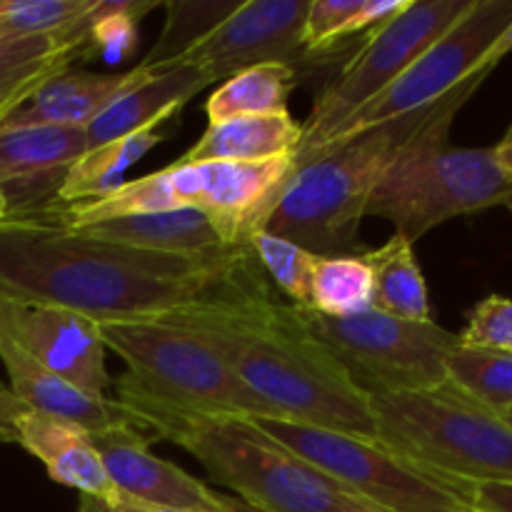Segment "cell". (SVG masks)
Segmentation results:
<instances>
[{
  "label": "cell",
  "instance_id": "6da1fadb",
  "mask_svg": "<svg viewBox=\"0 0 512 512\" xmlns=\"http://www.w3.org/2000/svg\"><path fill=\"white\" fill-rule=\"evenodd\" d=\"M260 278L250 245L178 258L85 238L48 210L0 218V293L75 310L93 323L158 320Z\"/></svg>",
  "mask_w": 512,
  "mask_h": 512
},
{
  "label": "cell",
  "instance_id": "7a4b0ae2",
  "mask_svg": "<svg viewBox=\"0 0 512 512\" xmlns=\"http://www.w3.org/2000/svg\"><path fill=\"white\" fill-rule=\"evenodd\" d=\"M203 340L285 420L380 440L370 395L313 338L293 303H278L260 278L248 288L163 315Z\"/></svg>",
  "mask_w": 512,
  "mask_h": 512
},
{
  "label": "cell",
  "instance_id": "3957f363",
  "mask_svg": "<svg viewBox=\"0 0 512 512\" xmlns=\"http://www.w3.org/2000/svg\"><path fill=\"white\" fill-rule=\"evenodd\" d=\"M478 73L453 90L438 113L395 153L380 175L365 215L390 220L395 233L415 240L458 215L512 208V183L500 170L493 148L448 145L455 115L485 83Z\"/></svg>",
  "mask_w": 512,
  "mask_h": 512
},
{
  "label": "cell",
  "instance_id": "277c9868",
  "mask_svg": "<svg viewBox=\"0 0 512 512\" xmlns=\"http://www.w3.org/2000/svg\"><path fill=\"white\" fill-rule=\"evenodd\" d=\"M100 340L128 373L113 383L115 400L130 410L138 428L153 415L205 418H278L228 365L195 335L158 320L98 323Z\"/></svg>",
  "mask_w": 512,
  "mask_h": 512
},
{
  "label": "cell",
  "instance_id": "5b68a950",
  "mask_svg": "<svg viewBox=\"0 0 512 512\" xmlns=\"http://www.w3.org/2000/svg\"><path fill=\"white\" fill-rule=\"evenodd\" d=\"M448 98V95H445ZM378 125L295 165L263 230L313 255H353L380 175L440 105Z\"/></svg>",
  "mask_w": 512,
  "mask_h": 512
},
{
  "label": "cell",
  "instance_id": "8992f818",
  "mask_svg": "<svg viewBox=\"0 0 512 512\" xmlns=\"http://www.w3.org/2000/svg\"><path fill=\"white\" fill-rule=\"evenodd\" d=\"M295 170V155L265 163H180L138 180H125L108 195L48 210L63 225L98 223L125 215L200 210L213 220L230 248H248L255 230H263L280 193Z\"/></svg>",
  "mask_w": 512,
  "mask_h": 512
},
{
  "label": "cell",
  "instance_id": "52a82bcc",
  "mask_svg": "<svg viewBox=\"0 0 512 512\" xmlns=\"http://www.w3.org/2000/svg\"><path fill=\"white\" fill-rule=\"evenodd\" d=\"M143 428L193 455L253 512H345L355 503L245 418L153 415Z\"/></svg>",
  "mask_w": 512,
  "mask_h": 512
},
{
  "label": "cell",
  "instance_id": "ba28073f",
  "mask_svg": "<svg viewBox=\"0 0 512 512\" xmlns=\"http://www.w3.org/2000/svg\"><path fill=\"white\" fill-rule=\"evenodd\" d=\"M380 443L420 468L468 485H512V425L463 388L370 395Z\"/></svg>",
  "mask_w": 512,
  "mask_h": 512
},
{
  "label": "cell",
  "instance_id": "9c48e42d",
  "mask_svg": "<svg viewBox=\"0 0 512 512\" xmlns=\"http://www.w3.org/2000/svg\"><path fill=\"white\" fill-rule=\"evenodd\" d=\"M250 423L365 505L388 512L473 510V485L430 473L380 440L278 418Z\"/></svg>",
  "mask_w": 512,
  "mask_h": 512
},
{
  "label": "cell",
  "instance_id": "30bf717a",
  "mask_svg": "<svg viewBox=\"0 0 512 512\" xmlns=\"http://www.w3.org/2000/svg\"><path fill=\"white\" fill-rule=\"evenodd\" d=\"M298 310L313 338L368 395L438 388L448 380V355L460 345L435 320L413 323L375 308L350 318Z\"/></svg>",
  "mask_w": 512,
  "mask_h": 512
},
{
  "label": "cell",
  "instance_id": "8fae6325",
  "mask_svg": "<svg viewBox=\"0 0 512 512\" xmlns=\"http://www.w3.org/2000/svg\"><path fill=\"white\" fill-rule=\"evenodd\" d=\"M475 0H410L395 18L375 25L363 48L320 90L303 125L295 165L313 158L343 120L383 93L425 48L448 33Z\"/></svg>",
  "mask_w": 512,
  "mask_h": 512
},
{
  "label": "cell",
  "instance_id": "7c38bea8",
  "mask_svg": "<svg viewBox=\"0 0 512 512\" xmlns=\"http://www.w3.org/2000/svg\"><path fill=\"white\" fill-rule=\"evenodd\" d=\"M510 23L512 0H475L473 8L448 33L440 35L430 48H425L383 93L375 95L363 108L355 110L348 120H343L330 133V138L325 140L318 153L345 143L355 135L368 133L378 125L390 123V120H398L403 115L418 113V110L440 103L445 95L453 93L458 85H463L473 75L493 73L480 63Z\"/></svg>",
  "mask_w": 512,
  "mask_h": 512
},
{
  "label": "cell",
  "instance_id": "4fadbf2b",
  "mask_svg": "<svg viewBox=\"0 0 512 512\" xmlns=\"http://www.w3.org/2000/svg\"><path fill=\"white\" fill-rule=\"evenodd\" d=\"M310 0H250L238 3L213 30L195 40L173 63L203 70L213 83L263 63L293 65L303 53L300 33ZM150 68V70H163Z\"/></svg>",
  "mask_w": 512,
  "mask_h": 512
},
{
  "label": "cell",
  "instance_id": "5bb4252c",
  "mask_svg": "<svg viewBox=\"0 0 512 512\" xmlns=\"http://www.w3.org/2000/svg\"><path fill=\"white\" fill-rule=\"evenodd\" d=\"M0 333L85 393L113 388L98 323L75 310L0 293Z\"/></svg>",
  "mask_w": 512,
  "mask_h": 512
},
{
  "label": "cell",
  "instance_id": "9a60e30c",
  "mask_svg": "<svg viewBox=\"0 0 512 512\" xmlns=\"http://www.w3.org/2000/svg\"><path fill=\"white\" fill-rule=\"evenodd\" d=\"M90 440L115 488L133 503L178 512H253L175 463L158 458L138 428H113L90 435Z\"/></svg>",
  "mask_w": 512,
  "mask_h": 512
},
{
  "label": "cell",
  "instance_id": "2e32d148",
  "mask_svg": "<svg viewBox=\"0 0 512 512\" xmlns=\"http://www.w3.org/2000/svg\"><path fill=\"white\" fill-rule=\"evenodd\" d=\"M85 150V128H0V185L8 205L5 215L35 213L53 205L70 165Z\"/></svg>",
  "mask_w": 512,
  "mask_h": 512
},
{
  "label": "cell",
  "instance_id": "e0dca14e",
  "mask_svg": "<svg viewBox=\"0 0 512 512\" xmlns=\"http://www.w3.org/2000/svg\"><path fill=\"white\" fill-rule=\"evenodd\" d=\"M0 360L8 370V388L28 410L68 420L88 430L90 435L113 428H138L130 410L123 408L118 400L75 388L73 383L25 353L5 333H0Z\"/></svg>",
  "mask_w": 512,
  "mask_h": 512
},
{
  "label": "cell",
  "instance_id": "ac0fdd59",
  "mask_svg": "<svg viewBox=\"0 0 512 512\" xmlns=\"http://www.w3.org/2000/svg\"><path fill=\"white\" fill-rule=\"evenodd\" d=\"M145 75L148 70L143 65L128 73H88L78 68L58 70L35 85L8 115H3L0 128H23V125L88 128L103 110H108Z\"/></svg>",
  "mask_w": 512,
  "mask_h": 512
},
{
  "label": "cell",
  "instance_id": "d6986e66",
  "mask_svg": "<svg viewBox=\"0 0 512 512\" xmlns=\"http://www.w3.org/2000/svg\"><path fill=\"white\" fill-rule=\"evenodd\" d=\"M15 443L45 465L50 480L108 505L128 503L115 488L88 430L68 420L28 410L15 423Z\"/></svg>",
  "mask_w": 512,
  "mask_h": 512
},
{
  "label": "cell",
  "instance_id": "ffe728a7",
  "mask_svg": "<svg viewBox=\"0 0 512 512\" xmlns=\"http://www.w3.org/2000/svg\"><path fill=\"white\" fill-rule=\"evenodd\" d=\"M70 230L85 235V238L103 240V243L145 250V253L178 255V258H213V255L238 250L225 243L208 215L190 208L125 215V218L98 220V223L78 225Z\"/></svg>",
  "mask_w": 512,
  "mask_h": 512
},
{
  "label": "cell",
  "instance_id": "44dd1931",
  "mask_svg": "<svg viewBox=\"0 0 512 512\" xmlns=\"http://www.w3.org/2000/svg\"><path fill=\"white\" fill-rule=\"evenodd\" d=\"M145 70H148V75L138 85L120 95L108 110H103L85 128L88 150L135 133L140 128H148V125L173 123L190 98L213 85V80L193 65Z\"/></svg>",
  "mask_w": 512,
  "mask_h": 512
},
{
  "label": "cell",
  "instance_id": "7402d4cb",
  "mask_svg": "<svg viewBox=\"0 0 512 512\" xmlns=\"http://www.w3.org/2000/svg\"><path fill=\"white\" fill-rule=\"evenodd\" d=\"M303 125L290 113L250 115L208 125L180 163H265L298 155Z\"/></svg>",
  "mask_w": 512,
  "mask_h": 512
},
{
  "label": "cell",
  "instance_id": "603a6c76",
  "mask_svg": "<svg viewBox=\"0 0 512 512\" xmlns=\"http://www.w3.org/2000/svg\"><path fill=\"white\" fill-rule=\"evenodd\" d=\"M370 273H373V308L395 318L430 323V295L425 275L415 258V245L400 233H395L380 248L363 253Z\"/></svg>",
  "mask_w": 512,
  "mask_h": 512
},
{
  "label": "cell",
  "instance_id": "cb8c5ba5",
  "mask_svg": "<svg viewBox=\"0 0 512 512\" xmlns=\"http://www.w3.org/2000/svg\"><path fill=\"white\" fill-rule=\"evenodd\" d=\"M155 8V0H93L88 13L58 35V43L73 55V63L123 60L138 45L140 20Z\"/></svg>",
  "mask_w": 512,
  "mask_h": 512
},
{
  "label": "cell",
  "instance_id": "d4e9b609",
  "mask_svg": "<svg viewBox=\"0 0 512 512\" xmlns=\"http://www.w3.org/2000/svg\"><path fill=\"white\" fill-rule=\"evenodd\" d=\"M165 125L168 123L148 125V128H140L135 133L123 135V138L98 145V148L85 150L70 165L55 203L70 205L80 203V200H93L123 185L128 168H133L145 153H150L165 138Z\"/></svg>",
  "mask_w": 512,
  "mask_h": 512
},
{
  "label": "cell",
  "instance_id": "484cf974",
  "mask_svg": "<svg viewBox=\"0 0 512 512\" xmlns=\"http://www.w3.org/2000/svg\"><path fill=\"white\" fill-rule=\"evenodd\" d=\"M295 83V68L285 63H263L240 70L213 90L205 113L210 125L250 115L288 113V98Z\"/></svg>",
  "mask_w": 512,
  "mask_h": 512
},
{
  "label": "cell",
  "instance_id": "4316f807",
  "mask_svg": "<svg viewBox=\"0 0 512 512\" xmlns=\"http://www.w3.org/2000/svg\"><path fill=\"white\" fill-rule=\"evenodd\" d=\"M410 0H310L300 33L303 53H325L365 28L395 18Z\"/></svg>",
  "mask_w": 512,
  "mask_h": 512
},
{
  "label": "cell",
  "instance_id": "83f0119b",
  "mask_svg": "<svg viewBox=\"0 0 512 512\" xmlns=\"http://www.w3.org/2000/svg\"><path fill=\"white\" fill-rule=\"evenodd\" d=\"M373 308V273L363 255H318L310 280V310L350 318Z\"/></svg>",
  "mask_w": 512,
  "mask_h": 512
},
{
  "label": "cell",
  "instance_id": "f1b7e54d",
  "mask_svg": "<svg viewBox=\"0 0 512 512\" xmlns=\"http://www.w3.org/2000/svg\"><path fill=\"white\" fill-rule=\"evenodd\" d=\"M448 378L495 413L512 405V355L458 345L448 355Z\"/></svg>",
  "mask_w": 512,
  "mask_h": 512
},
{
  "label": "cell",
  "instance_id": "f546056e",
  "mask_svg": "<svg viewBox=\"0 0 512 512\" xmlns=\"http://www.w3.org/2000/svg\"><path fill=\"white\" fill-rule=\"evenodd\" d=\"M75 68L73 55L58 43V35H0V88L28 85Z\"/></svg>",
  "mask_w": 512,
  "mask_h": 512
},
{
  "label": "cell",
  "instance_id": "4dcf8cb0",
  "mask_svg": "<svg viewBox=\"0 0 512 512\" xmlns=\"http://www.w3.org/2000/svg\"><path fill=\"white\" fill-rule=\"evenodd\" d=\"M248 245L270 283L278 285L293 300L295 308H310V280L318 255L265 230H255Z\"/></svg>",
  "mask_w": 512,
  "mask_h": 512
},
{
  "label": "cell",
  "instance_id": "1f68e13d",
  "mask_svg": "<svg viewBox=\"0 0 512 512\" xmlns=\"http://www.w3.org/2000/svg\"><path fill=\"white\" fill-rule=\"evenodd\" d=\"M90 5L93 0H0V35H60Z\"/></svg>",
  "mask_w": 512,
  "mask_h": 512
},
{
  "label": "cell",
  "instance_id": "d6a6232c",
  "mask_svg": "<svg viewBox=\"0 0 512 512\" xmlns=\"http://www.w3.org/2000/svg\"><path fill=\"white\" fill-rule=\"evenodd\" d=\"M463 348L512 355V298L488 295L468 315V325L458 335Z\"/></svg>",
  "mask_w": 512,
  "mask_h": 512
},
{
  "label": "cell",
  "instance_id": "836d02e7",
  "mask_svg": "<svg viewBox=\"0 0 512 512\" xmlns=\"http://www.w3.org/2000/svg\"><path fill=\"white\" fill-rule=\"evenodd\" d=\"M473 512H512V485H473Z\"/></svg>",
  "mask_w": 512,
  "mask_h": 512
},
{
  "label": "cell",
  "instance_id": "e575fe53",
  "mask_svg": "<svg viewBox=\"0 0 512 512\" xmlns=\"http://www.w3.org/2000/svg\"><path fill=\"white\" fill-rule=\"evenodd\" d=\"M28 413L23 403L13 395V390L0 380V440L15 443V423Z\"/></svg>",
  "mask_w": 512,
  "mask_h": 512
},
{
  "label": "cell",
  "instance_id": "d590c367",
  "mask_svg": "<svg viewBox=\"0 0 512 512\" xmlns=\"http://www.w3.org/2000/svg\"><path fill=\"white\" fill-rule=\"evenodd\" d=\"M78 512H178V510L150 508V505L133 503V500H128V503H123V505H108V503H103V500L85 498V495H80Z\"/></svg>",
  "mask_w": 512,
  "mask_h": 512
},
{
  "label": "cell",
  "instance_id": "8d00e7d4",
  "mask_svg": "<svg viewBox=\"0 0 512 512\" xmlns=\"http://www.w3.org/2000/svg\"><path fill=\"white\" fill-rule=\"evenodd\" d=\"M510 53H512V23L503 30V33H500V38L495 40L493 48L485 53L483 63H480V65H483L485 70H495V65H498L500 60H503L505 55H510Z\"/></svg>",
  "mask_w": 512,
  "mask_h": 512
},
{
  "label": "cell",
  "instance_id": "74e56055",
  "mask_svg": "<svg viewBox=\"0 0 512 512\" xmlns=\"http://www.w3.org/2000/svg\"><path fill=\"white\" fill-rule=\"evenodd\" d=\"M43 80H45V78H43ZM43 80H38V83H43ZM38 83L8 85V88H0V120H3V115H8L10 110H13L15 105H18L20 100H23L25 95H28L30 90H33Z\"/></svg>",
  "mask_w": 512,
  "mask_h": 512
},
{
  "label": "cell",
  "instance_id": "f35d334b",
  "mask_svg": "<svg viewBox=\"0 0 512 512\" xmlns=\"http://www.w3.org/2000/svg\"><path fill=\"white\" fill-rule=\"evenodd\" d=\"M493 153H495V160H498L500 170L508 175V180L512 183V125L508 128V133L503 135V140H500L498 145H493Z\"/></svg>",
  "mask_w": 512,
  "mask_h": 512
},
{
  "label": "cell",
  "instance_id": "ab89813d",
  "mask_svg": "<svg viewBox=\"0 0 512 512\" xmlns=\"http://www.w3.org/2000/svg\"><path fill=\"white\" fill-rule=\"evenodd\" d=\"M345 512H388V510L373 508V505H365V503H360V500H355V503H350V508Z\"/></svg>",
  "mask_w": 512,
  "mask_h": 512
},
{
  "label": "cell",
  "instance_id": "60d3db41",
  "mask_svg": "<svg viewBox=\"0 0 512 512\" xmlns=\"http://www.w3.org/2000/svg\"><path fill=\"white\" fill-rule=\"evenodd\" d=\"M5 210H8V205H5V195H3V185H0V218L5 215Z\"/></svg>",
  "mask_w": 512,
  "mask_h": 512
},
{
  "label": "cell",
  "instance_id": "b9f144b4",
  "mask_svg": "<svg viewBox=\"0 0 512 512\" xmlns=\"http://www.w3.org/2000/svg\"><path fill=\"white\" fill-rule=\"evenodd\" d=\"M500 415H503V418H505V420H508V423L512 425V405H510V408H508V410H503V413H500Z\"/></svg>",
  "mask_w": 512,
  "mask_h": 512
},
{
  "label": "cell",
  "instance_id": "7bdbcfd3",
  "mask_svg": "<svg viewBox=\"0 0 512 512\" xmlns=\"http://www.w3.org/2000/svg\"><path fill=\"white\" fill-rule=\"evenodd\" d=\"M463 512H473V510H463Z\"/></svg>",
  "mask_w": 512,
  "mask_h": 512
}]
</instances>
